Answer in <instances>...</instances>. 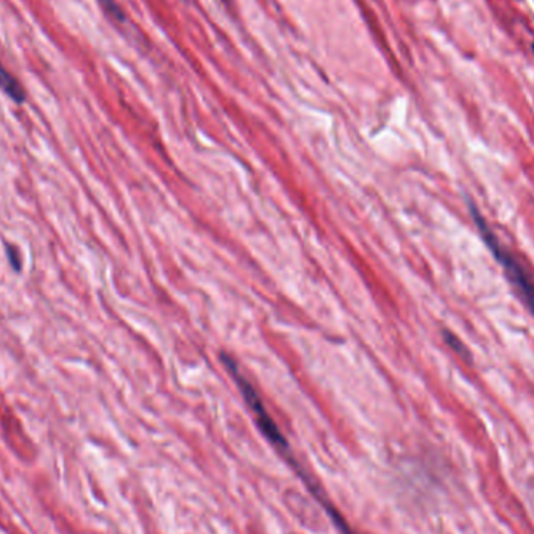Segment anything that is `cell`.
Segmentation results:
<instances>
[{"label":"cell","instance_id":"cell-1","mask_svg":"<svg viewBox=\"0 0 534 534\" xmlns=\"http://www.w3.org/2000/svg\"><path fill=\"white\" fill-rule=\"evenodd\" d=\"M468 210H471L472 219L475 225L483 238L487 249L492 252L494 258L497 259V263L503 267L505 275L508 277V282L516 291V294L520 297V300L528 308V311L534 316V277L533 273L526 269L524 263L514 255L511 250H508L506 247L500 243L497 234L492 231L489 224L486 222L485 218L481 216L480 211L475 208V205L468 204Z\"/></svg>","mask_w":534,"mask_h":534},{"label":"cell","instance_id":"cell-2","mask_svg":"<svg viewBox=\"0 0 534 534\" xmlns=\"http://www.w3.org/2000/svg\"><path fill=\"white\" fill-rule=\"evenodd\" d=\"M222 361L225 364L227 370H229L230 375L233 376L234 383L238 384V388L241 390V394H243V397H244L247 406L250 408V411L253 413V415H255L257 425L259 428V432L264 434V438L269 441L278 452L283 450V448H286V447H289L288 441L284 439V436L282 433V429L278 428L275 420L272 419V415L266 409L261 397H259V394L257 392V389L252 386L249 380H247L245 376L241 374L238 364L234 363L233 358L229 355H224Z\"/></svg>","mask_w":534,"mask_h":534},{"label":"cell","instance_id":"cell-3","mask_svg":"<svg viewBox=\"0 0 534 534\" xmlns=\"http://www.w3.org/2000/svg\"><path fill=\"white\" fill-rule=\"evenodd\" d=\"M444 337H445V342H447L448 345H450V347H452L455 351H457V353H459L461 356H464V358H468V351H467V349L464 347V345L461 344V341L458 340L457 336L452 335L450 331H444Z\"/></svg>","mask_w":534,"mask_h":534},{"label":"cell","instance_id":"cell-4","mask_svg":"<svg viewBox=\"0 0 534 534\" xmlns=\"http://www.w3.org/2000/svg\"><path fill=\"white\" fill-rule=\"evenodd\" d=\"M6 255H8V261H10L13 269H15L16 272H21V266H22L21 257H19L17 252L13 249V247H10L8 244H6Z\"/></svg>","mask_w":534,"mask_h":534},{"label":"cell","instance_id":"cell-5","mask_svg":"<svg viewBox=\"0 0 534 534\" xmlns=\"http://www.w3.org/2000/svg\"><path fill=\"white\" fill-rule=\"evenodd\" d=\"M99 2H100L103 6H105V8H107L109 13H112L113 16L119 17V19L123 17V16H122V13H121V10H119V6H117V5L113 2V0H99Z\"/></svg>","mask_w":534,"mask_h":534},{"label":"cell","instance_id":"cell-6","mask_svg":"<svg viewBox=\"0 0 534 534\" xmlns=\"http://www.w3.org/2000/svg\"><path fill=\"white\" fill-rule=\"evenodd\" d=\"M533 49H534V47H533Z\"/></svg>","mask_w":534,"mask_h":534}]
</instances>
